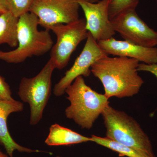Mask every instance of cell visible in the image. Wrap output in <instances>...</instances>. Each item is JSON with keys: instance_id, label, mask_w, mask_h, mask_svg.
<instances>
[{"instance_id": "cell-2", "label": "cell", "mask_w": 157, "mask_h": 157, "mask_svg": "<svg viewBox=\"0 0 157 157\" xmlns=\"http://www.w3.org/2000/svg\"><path fill=\"white\" fill-rule=\"evenodd\" d=\"M65 93L70 103L65 110V115L82 128H91L109 105V99L87 86L82 76L77 77L66 89Z\"/></svg>"}, {"instance_id": "cell-5", "label": "cell", "mask_w": 157, "mask_h": 157, "mask_svg": "<svg viewBox=\"0 0 157 157\" xmlns=\"http://www.w3.org/2000/svg\"><path fill=\"white\" fill-rule=\"evenodd\" d=\"M55 69L50 60L40 72L32 78L23 77L20 83L18 94L30 108V124L35 125L42 118L51 91V78Z\"/></svg>"}, {"instance_id": "cell-11", "label": "cell", "mask_w": 157, "mask_h": 157, "mask_svg": "<svg viewBox=\"0 0 157 157\" xmlns=\"http://www.w3.org/2000/svg\"><path fill=\"white\" fill-rule=\"evenodd\" d=\"M98 43L101 49L108 55L134 59L147 64L157 63L156 47H144L125 40H117L113 37Z\"/></svg>"}, {"instance_id": "cell-1", "label": "cell", "mask_w": 157, "mask_h": 157, "mask_svg": "<svg viewBox=\"0 0 157 157\" xmlns=\"http://www.w3.org/2000/svg\"><path fill=\"white\" fill-rule=\"evenodd\" d=\"M139 63L134 59L107 55L92 65L91 72L102 82L108 99L129 98L137 94L144 83L138 73Z\"/></svg>"}, {"instance_id": "cell-25", "label": "cell", "mask_w": 157, "mask_h": 157, "mask_svg": "<svg viewBox=\"0 0 157 157\" xmlns=\"http://www.w3.org/2000/svg\"><path fill=\"white\" fill-rule=\"evenodd\" d=\"M156 2L157 4V0H156Z\"/></svg>"}, {"instance_id": "cell-3", "label": "cell", "mask_w": 157, "mask_h": 157, "mask_svg": "<svg viewBox=\"0 0 157 157\" xmlns=\"http://www.w3.org/2000/svg\"><path fill=\"white\" fill-rule=\"evenodd\" d=\"M36 15L28 12L19 17L17 48L9 52L0 51V59L9 63H19L33 56H40L51 50L53 41L49 31H39Z\"/></svg>"}, {"instance_id": "cell-21", "label": "cell", "mask_w": 157, "mask_h": 157, "mask_svg": "<svg viewBox=\"0 0 157 157\" xmlns=\"http://www.w3.org/2000/svg\"><path fill=\"white\" fill-rule=\"evenodd\" d=\"M0 157H8V156L0 151Z\"/></svg>"}, {"instance_id": "cell-4", "label": "cell", "mask_w": 157, "mask_h": 157, "mask_svg": "<svg viewBox=\"0 0 157 157\" xmlns=\"http://www.w3.org/2000/svg\"><path fill=\"white\" fill-rule=\"evenodd\" d=\"M101 115L106 129V137L150 157H156L148 135L135 118L109 105Z\"/></svg>"}, {"instance_id": "cell-6", "label": "cell", "mask_w": 157, "mask_h": 157, "mask_svg": "<svg viewBox=\"0 0 157 157\" xmlns=\"http://www.w3.org/2000/svg\"><path fill=\"white\" fill-rule=\"evenodd\" d=\"M85 19L80 18L68 24H58L50 28L57 41L51 50L49 60L55 69L61 70L67 65L70 57L78 44L87 39L88 32Z\"/></svg>"}, {"instance_id": "cell-13", "label": "cell", "mask_w": 157, "mask_h": 157, "mask_svg": "<svg viewBox=\"0 0 157 157\" xmlns=\"http://www.w3.org/2000/svg\"><path fill=\"white\" fill-rule=\"evenodd\" d=\"M92 141L90 137H86L71 129L54 124L50 127L49 134L45 140L48 146L70 145Z\"/></svg>"}, {"instance_id": "cell-10", "label": "cell", "mask_w": 157, "mask_h": 157, "mask_svg": "<svg viewBox=\"0 0 157 157\" xmlns=\"http://www.w3.org/2000/svg\"><path fill=\"white\" fill-rule=\"evenodd\" d=\"M85 16L88 32L97 42L113 37L116 32L113 28L108 14L109 0L92 3L77 0Z\"/></svg>"}, {"instance_id": "cell-19", "label": "cell", "mask_w": 157, "mask_h": 157, "mask_svg": "<svg viewBox=\"0 0 157 157\" xmlns=\"http://www.w3.org/2000/svg\"><path fill=\"white\" fill-rule=\"evenodd\" d=\"M137 70L138 71H145L151 73L157 78V63L147 64L139 63Z\"/></svg>"}, {"instance_id": "cell-7", "label": "cell", "mask_w": 157, "mask_h": 157, "mask_svg": "<svg viewBox=\"0 0 157 157\" xmlns=\"http://www.w3.org/2000/svg\"><path fill=\"white\" fill-rule=\"evenodd\" d=\"M77 0H33L29 12L36 15L39 25L50 31L52 26L79 19Z\"/></svg>"}, {"instance_id": "cell-16", "label": "cell", "mask_w": 157, "mask_h": 157, "mask_svg": "<svg viewBox=\"0 0 157 157\" xmlns=\"http://www.w3.org/2000/svg\"><path fill=\"white\" fill-rule=\"evenodd\" d=\"M139 2V0H109L108 14L109 19L110 20L126 10H135Z\"/></svg>"}, {"instance_id": "cell-24", "label": "cell", "mask_w": 157, "mask_h": 157, "mask_svg": "<svg viewBox=\"0 0 157 157\" xmlns=\"http://www.w3.org/2000/svg\"><path fill=\"white\" fill-rule=\"evenodd\" d=\"M56 157H62L59 156H56Z\"/></svg>"}, {"instance_id": "cell-12", "label": "cell", "mask_w": 157, "mask_h": 157, "mask_svg": "<svg viewBox=\"0 0 157 157\" xmlns=\"http://www.w3.org/2000/svg\"><path fill=\"white\" fill-rule=\"evenodd\" d=\"M23 108V104L14 99L13 101L0 100V144L4 147L9 157H13V153L16 150L29 153L39 151L20 145L12 138L8 130V117L12 113L21 112Z\"/></svg>"}, {"instance_id": "cell-23", "label": "cell", "mask_w": 157, "mask_h": 157, "mask_svg": "<svg viewBox=\"0 0 157 157\" xmlns=\"http://www.w3.org/2000/svg\"><path fill=\"white\" fill-rule=\"evenodd\" d=\"M84 1H88V2H90V0H84Z\"/></svg>"}, {"instance_id": "cell-26", "label": "cell", "mask_w": 157, "mask_h": 157, "mask_svg": "<svg viewBox=\"0 0 157 157\" xmlns=\"http://www.w3.org/2000/svg\"><path fill=\"white\" fill-rule=\"evenodd\" d=\"M1 14V13H0V14Z\"/></svg>"}, {"instance_id": "cell-18", "label": "cell", "mask_w": 157, "mask_h": 157, "mask_svg": "<svg viewBox=\"0 0 157 157\" xmlns=\"http://www.w3.org/2000/svg\"><path fill=\"white\" fill-rule=\"evenodd\" d=\"M11 92L9 85L5 79L0 76V100L13 101Z\"/></svg>"}, {"instance_id": "cell-17", "label": "cell", "mask_w": 157, "mask_h": 157, "mask_svg": "<svg viewBox=\"0 0 157 157\" xmlns=\"http://www.w3.org/2000/svg\"><path fill=\"white\" fill-rule=\"evenodd\" d=\"M9 11L19 17L29 12L33 0H6Z\"/></svg>"}, {"instance_id": "cell-22", "label": "cell", "mask_w": 157, "mask_h": 157, "mask_svg": "<svg viewBox=\"0 0 157 157\" xmlns=\"http://www.w3.org/2000/svg\"><path fill=\"white\" fill-rule=\"evenodd\" d=\"M99 0H90V2L92 3L98 2Z\"/></svg>"}, {"instance_id": "cell-14", "label": "cell", "mask_w": 157, "mask_h": 157, "mask_svg": "<svg viewBox=\"0 0 157 157\" xmlns=\"http://www.w3.org/2000/svg\"><path fill=\"white\" fill-rule=\"evenodd\" d=\"M18 20L9 11L0 14V45L17 47Z\"/></svg>"}, {"instance_id": "cell-8", "label": "cell", "mask_w": 157, "mask_h": 157, "mask_svg": "<svg viewBox=\"0 0 157 157\" xmlns=\"http://www.w3.org/2000/svg\"><path fill=\"white\" fill-rule=\"evenodd\" d=\"M110 21L114 30L124 40L149 48L157 45V31L149 27L135 9L121 12Z\"/></svg>"}, {"instance_id": "cell-20", "label": "cell", "mask_w": 157, "mask_h": 157, "mask_svg": "<svg viewBox=\"0 0 157 157\" xmlns=\"http://www.w3.org/2000/svg\"><path fill=\"white\" fill-rule=\"evenodd\" d=\"M9 11L6 0H0V13H3Z\"/></svg>"}, {"instance_id": "cell-15", "label": "cell", "mask_w": 157, "mask_h": 157, "mask_svg": "<svg viewBox=\"0 0 157 157\" xmlns=\"http://www.w3.org/2000/svg\"><path fill=\"white\" fill-rule=\"evenodd\" d=\"M91 138L92 142H95L99 145L117 152L120 156L150 157L135 148L118 143L107 137H100L93 135L91 137Z\"/></svg>"}, {"instance_id": "cell-9", "label": "cell", "mask_w": 157, "mask_h": 157, "mask_svg": "<svg viewBox=\"0 0 157 157\" xmlns=\"http://www.w3.org/2000/svg\"><path fill=\"white\" fill-rule=\"evenodd\" d=\"M107 55L88 32L86 42L81 53L76 59L73 66L66 72L64 76L55 85V95L59 97L64 94L66 89L78 76H89L91 73L92 65L99 59Z\"/></svg>"}]
</instances>
